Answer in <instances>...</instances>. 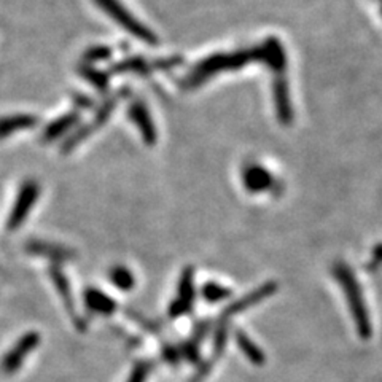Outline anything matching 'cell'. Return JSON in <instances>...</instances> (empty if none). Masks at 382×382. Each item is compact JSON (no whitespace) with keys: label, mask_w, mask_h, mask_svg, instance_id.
<instances>
[{"label":"cell","mask_w":382,"mask_h":382,"mask_svg":"<svg viewBox=\"0 0 382 382\" xmlns=\"http://www.w3.org/2000/svg\"><path fill=\"white\" fill-rule=\"evenodd\" d=\"M100 8H104L110 18H113L120 26L123 29H126L134 37L140 38V40H145L148 43L154 42V37L152 36V32L148 29H145L142 24H140L137 19H135L133 14H129L126 8L120 3V0H96Z\"/></svg>","instance_id":"1"},{"label":"cell","mask_w":382,"mask_h":382,"mask_svg":"<svg viewBox=\"0 0 382 382\" xmlns=\"http://www.w3.org/2000/svg\"><path fill=\"white\" fill-rule=\"evenodd\" d=\"M38 196V187L36 182H26L19 191L16 197V204H14L12 214H10L8 228L13 230L23 223V220L26 219L29 212H31L33 202H36Z\"/></svg>","instance_id":"2"},{"label":"cell","mask_w":382,"mask_h":382,"mask_svg":"<svg viewBox=\"0 0 382 382\" xmlns=\"http://www.w3.org/2000/svg\"><path fill=\"white\" fill-rule=\"evenodd\" d=\"M37 341H38V336L36 335V333H31V335L24 336L23 340L13 347L12 352L5 357L3 370L8 371V373L16 371L18 366L21 365V361L24 360V355H27L29 352H31L33 347L37 346Z\"/></svg>","instance_id":"3"},{"label":"cell","mask_w":382,"mask_h":382,"mask_svg":"<svg viewBox=\"0 0 382 382\" xmlns=\"http://www.w3.org/2000/svg\"><path fill=\"white\" fill-rule=\"evenodd\" d=\"M131 118H133V122L135 124H137V128L140 133H142L144 139L147 140L148 144L154 142V128L152 124V120H150L147 109H145L142 104H134L133 107H131Z\"/></svg>","instance_id":"4"},{"label":"cell","mask_w":382,"mask_h":382,"mask_svg":"<svg viewBox=\"0 0 382 382\" xmlns=\"http://www.w3.org/2000/svg\"><path fill=\"white\" fill-rule=\"evenodd\" d=\"M37 123V120L29 115H18V117H8L0 120V139L16 133L19 129H29Z\"/></svg>","instance_id":"5"},{"label":"cell","mask_w":382,"mask_h":382,"mask_svg":"<svg viewBox=\"0 0 382 382\" xmlns=\"http://www.w3.org/2000/svg\"><path fill=\"white\" fill-rule=\"evenodd\" d=\"M75 122H77V118L74 117V115H70V117H62V118L57 120L55 124H50V126H48L43 137H45V140L56 139L57 135H61L66 129H69Z\"/></svg>","instance_id":"6"},{"label":"cell","mask_w":382,"mask_h":382,"mask_svg":"<svg viewBox=\"0 0 382 382\" xmlns=\"http://www.w3.org/2000/svg\"><path fill=\"white\" fill-rule=\"evenodd\" d=\"M88 304L99 312H110L113 309L112 299L104 297V295H100L99 292H91L88 297Z\"/></svg>","instance_id":"7"},{"label":"cell","mask_w":382,"mask_h":382,"mask_svg":"<svg viewBox=\"0 0 382 382\" xmlns=\"http://www.w3.org/2000/svg\"><path fill=\"white\" fill-rule=\"evenodd\" d=\"M112 282L117 285V287H120V288L128 290V288H131L134 285V277H133V274H131L128 269L115 268L112 271Z\"/></svg>","instance_id":"8"},{"label":"cell","mask_w":382,"mask_h":382,"mask_svg":"<svg viewBox=\"0 0 382 382\" xmlns=\"http://www.w3.org/2000/svg\"><path fill=\"white\" fill-rule=\"evenodd\" d=\"M145 374H147V370H145V368H142V366H140V368H137V370L134 371L133 378H131V382H144V379H145Z\"/></svg>","instance_id":"9"}]
</instances>
